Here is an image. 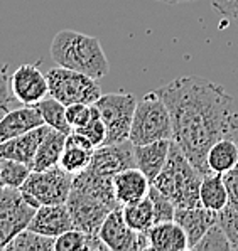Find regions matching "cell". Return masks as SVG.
<instances>
[{
    "label": "cell",
    "instance_id": "7c38bea8",
    "mask_svg": "<svg viewBox=\"0 0 238 251\" xmlns=\"http://www.w3.org/2000/svg\"><path fill=\"white\" fill-rule=\"evenodd\" d=\"M100 238L112 251H137V231L127 225L122 206L108 212L102 227Z\"/></svg>",
    "mask_w": 238,
    "mask_h": 251
},
{
    "label": "cell",
    "instance_id": "e0dca14e",
    "mask_svg": "<svg viewBox=\"0 0 238 251\" xmlns=\"http://www.w3.org/2000/svg\"><path fill=\"white\" fill-rule=\"evenodd\" d=\"M113 187L118 204L124 206V204L145 198L151 189V180L139 167H130L113 177Z\"/></svg>",
    "mask_w": 238,
    "mask_h": 251
},
{
    "label": "cell",
    "instance_id": "8992f818",
    "mask_svg": "<svg viewBox=\"0 0 238 251\" xmlns=\"http://www.w3.org/2000/svg\"><path fill=\"white\" fill-rule=\"evenodd\" d=\"M93 105L106 126V137L103 145L120 144V142L129 140L133 111L137 106L135 96L127 91L108 93V95L100 96Z\"/></svg>",
    "mask_w": 238,
    "mask_h": 251
},
{
    "label": "cell",
    "instance_id": "8d00e7d4",
    "mask_svg": "<svg viewBox=\"0 0 238 251\" xmlns=\"http://www.w3.org/2000/svg\"><path fill=\"white\" fill-rule=\"evenodd\" d=\"M157 2H164V3H179V2H193V0H157Z\"/></svg>",
    "mask_w": 238,
    "mask_h": 251
},
{
    "label": "cell",
    "instance_id": "f546056e",
    "mask_svg": "<svg viewBox=\"0 0 238 251\" xmlns=\"http://www.w3.org/2000/svg\"><path fill=\"white\" fill-rule=\"evenodd\" d=\"M149 198L152 201V206H154V225L164 221H174L176 214V206L172 204V201L164 196L159 189H156L151 184L149 189Z\"/></svg>",
    "mask_w": 238,
    "mask_h": 251
},
{
    "label": "cell",
    "instance_id": "4dcf8cb0",
    "mask_svg": "<svg viewBox=\"0 0 238 251\" xmlns=\"http://www.w3.org/2000/svg\"><path fill=\"white\" fill-rule=\"evenodd\" d=\"M84 245H86V233L73 227L56 238L54 251H81L84 250Z\"/></svg>",
    "mask_w": 238,
    "mask_h": 251
},
{
    "label": "cell",
    "instance_id": "ac0fdd59",
    "mask_svg": "<svg viewBox=\"0 0 238 251\" xmlns=\"http://www.w3.org/2000/svg\"><path fill=\"white\" fill-rule=\"evenodd\" d=\"M172 138L166 140H156L151 144L133 145V153H135V165L147 176L151 184L159 176L162 167L166 165L169 157V149H171Z\"/></svg>",
    "mask_w": 238,
    "mask_h": 251
},
{
    "label": "cell",
    "instance_id": "836d02e7",
    "mask_svg": "<svg viewBox=\"0 0 238 251\" xmlns=\"http://www.w3.org/2000/svg\"><path fill=\"white\" fill-rule=\"evenodd\" d=\"M91 118V105L88 103H71L66 106V120L73 130L83 126Z\"/></svg>",
    "mask_w": 238,
    "mask_h": 251
},
{
    "label": "cell",
    "instance_id": "d4e9b609",
    "mask_svg": "<svg viewBox=\"0 0 238 251\" xmlns=\"http://www.w3.org/2000/svg\"><path fill=\"white\" fill-rule=\"evenodd\" d=\"M56 238L44 236L41 233L26 227L24 231L15 236L9 245L5 246L7 251H53L54 250Z\"/></svg>",
    "mask_w": 238,
    "mask_h": 251
},
{
    "label": "cell",
    "instance_id": "d6986e66",
    "mask_svg": "<svg viewBox=\"0 0 238 251\" xmlns=\"http://www.w3.org/2000/svg\"><path fill=\"white\" fill-rule=\"evenodd\" d=\"M152 251H184L187 250L186 233L176 221L157 223L147 231Z\"/></svg>",
    "mask_w": 238,
    "mask_h": 251
},
{
    "label": "cell",
    "instance_id": "d590c367",
    "mask_svg": "<svg viewBox=\"0 0 238 251\" xmlns=\"http://www.w3.org/2000/svg\"><path fill=\"white\" fill-rule=\"evenodd\" d=\"M213 9L225 19L238 24V0H213Z\"/></svg>",
    "mask_w": 238,
    "mask_h": 251
},
{
    "label": "cell",
    "instance_id": "74e56055",
    "mask_svg": "<svg viewBox=\"0 0 238 251\" xmlns=\"http://www.w3.org/2000/svg\"><path fill=\"white\" fill-rule=\"evenodd\" d=\"M3 189V184H2V179H0V191Z\"/></svg>",
    "mask_w": 238,
    "mask_h": 251
},
{
    "label": "cell",
    "instance_id": "cb8c5ba5",
    "mask_svg": "<svg viewBox=\"0 0 238 251\" xmlns=\"http://www.w3.org/2000/svg\"><path fill=\"white\" fill-rule=\"evenodd\" d=\"M34 106L39 110L41 117L48 126L59 130V132H63L66 135L73 132V128L70 126V123H68V120H66V105H63L61 101H57L56 98L49 96V98L41 100V101Z\"/></svg>",
    "mask_w": 238,
    "mask_h": 251
},
{
    "label": "cell",
    "instance_id": "6da1fadb",
    "mask_svg": "<svg viewBox=\"0 0 238 251\" xmlns=\"http://www.w3.org/2000/svg\"><path fill=\"white\" fill-rule=\"evenodd\" d=\"M172 120V140L201 176L210 174L208 152L223 138H235L238 111L221 84L201 76H181L160 86Z\"/></svg>",
    "mask_w": 238,
    "mask_h": 251
},
{
    "label": "cell",
    "instance_id": "83f0119b",
    "mask_svg": "<svg viewBox=\"0 0 238 251\" xmlns=\"http://www.w3.org/2000/svg\"><path fill=\"white\" fill-rule=\"evenodd\" d=\"M232 250V243L226 236L225 229L221 227L220 223H214L213 226L206 231L196 245L193 246V251H230Z\"/></svg>",
    "mask_w": 238,
    "mask_h": 251
},
{
    "label": "cell",
    "instance_id": "9c48e42d",
    "mask_svg": "<svg viewBox=\"0 0 238 251\" xmlns=\"http://www.w3.org/2000/svg\"><path fill=\"white\" fill-rule=\"evenodd\" d=\"M66 206L70 209L75 227L86 234H98L108 212L115 209L105 201L73 187L70 198L66 201Z\"/></svg>",
    "mask_w": 238,
    "mask_h": 251
},
{
    "label": "cell",
    "instance_id": "2e32d148",
    "mask_svg": "<svg viewBox=\"0 0 238 251\" xmlns=\"http://www.w3.org/2000/svg\"><path fill=\"white\" fill-rule=\"evenodd\" d=\"M42 125L46 123L36 106L24 105L22 108H12L0 118V144Z\"/></svg>",
    "mask_w": 238,
    "mask_h": 251
},
{
    "label": "cell",
    "instance_id": "8fae6325",
    "mask_svg": "<svg viewBox=\"0 0 238 251\" xmlns=\"http://www.w3.org/2000/svg\"><path fill=\"white\" fill-rule=\"evenodd\" d=\"M135 165V153H133V144L130 140L120 142V144L102 145L93 150V159L90 164V171L100 174V176L115 177L118 172L125 171Z\"/></svg>",
    "mask_w": 238,
    "mask_h": 251
},
{
    "label": "cell",
    "instance_id": "30bf717a",
    "mask_svg": "<svg viewBox=\"0 0 238 251\" xmlns=\"http://www.w3.org/2000/svg\"><path fill=\"white\" fill-rule=\"evenodd\" d=\"M12 93L22 105L34 106L49 95L48 76L41 71L37 64H21L10 76Z\"/></svg>",
    "mask_w": 238,
    "mask_h": 251
},
{
    "label": "cell",
    "instance_id": "f1b7e54d",
    "mask_svg": "<svg viewBox=\"0 0 238 251\" xmlns=\"http://www.w3.org/2000/svg\"><path fill=\"white\" fill-rule=\"evenodd\" d=\"M75 130H76V132H79V133H83L84 137H86L88 140L93 144L95 149H97V147H102L103 144H105L106 126H105V123H103L102 117H100L98 110L95 108V105H91V118L88 120L83 126L75 128Z\"/></svg>",
    "mask_w": 238,
    "mask_h": 251
},
{
    "label": "cell",
    "instance_id": "1f68e13d",
    "mask_svg": "<svg viewBox=\"0 0 238 251\" xmlns=\"http://www.w3.org/2000/svg\"><path fill=\"white\" fill-rule=\"evenodd\" d=\"M15 100L17 98L14 96L12 86H10L9 66L0 63V118L12 110V105H14Z\"/></svg>",
    "mask_w": 238,
    "mask_h": 251
},
{
    "label": "cell",
    "instance_id": "ba28073f",
    "mask_svg": "<svg viewBox=\"0 0 238 251\" xmlns=\"http://www.w3.org/2000/svg\"><path fill=\"white\" fill-rule=\"evenodd\" d=\"M36 206L22 196L21 189L3 187L0 191V250H5L21 231L29 226Z\"/></svg>",
    "mask_w": 238,
    "mask_h": 251
},
{
    "label": "cell",
    "instance_id": "484cf974",
    "mask_svg": "<svg viewBox=\"0 0 238 251\" xmlns=\"http://www.w3.org/2000/svg\"><path fill=\"white\" fill-rule=\"evenodd\" d=\"M91 159H93V150L81 149L76 145H66L59 159V167L75 176V174L86 171L91 164Z\"/></svg>",
    "mask_w": 238,
    "mask_h": 251
},
{
    "label": "cell",
    "instance_id": "277c9868",
    "mask_svg": "<svg viewBox=\"0 0 238 251\" xmlns=\"http://www.w3.org/2000/svg\"><path fill=\"white\" fill-rule=\"evenodd\" d=\"M172 138V120L159 91H149L137 101L129 140L133 145Z\"/></svg>",
    "mask_w": 238,
    "mask_h": 251
},
{
    "label": "cell",
    "instance_id": "e575fe53",
    "mask_svg": "<svg viewBox=\"0 0 238 251\" xmlns=\"http://www.w3.org/2000/svg\"><path fill=\"white\" fill-rule=\"evenodd\" d=\"M223 182L228 192V207L238 211V162L235 167L223 174Z\"/></svg>",
    "mask_w": 238,
    "mask_h": 251
},
{
    "label": "cell",
    "instance_id": "3957f363",
    "mask_svg": "<svg viewBox=\"0 0 238 251\" xmlns=\"http://www.w3.org/2000/svg\"><path fill=\"white\" fill-rule=\"evenodd\" d=\"M203 176L189 162L179 145L172 140L166 165L154 179L156 189L167 196L176 209L199 206V185Z\"/></svg>",
    "mask_w": 238,
    "mask_h": 251
},
{
    "label": "cell",
    "instance_id": "52a82bcc",
    "mask_svg": "<svg viewBox=\"0 0 238 251\" xmlns=\"http://www.w3.org/2000/svg\"><path fill=\"white\" fill-rule=\"evenodd\" d=\"M49 84V96L56 98L63 105L71 103H88L93 105L102 96V88L98 86L97 79L73 71V69L57 66L46 73Z\"/></svg>",
    "mask_w": 238,
    "mask_h": 251
},
{
    "label": "cell",
    "instance_id": "5bb4252c",
    "mask_svg": "<svg viewBox=\"0 0 238 251\" xmlns=\"http://www.w3.org/2000/svg\"><path fill=\"white\" fill-rule=\"evenodd\" d=\"M174 221L184 229L187 238V250H193V246L206 234L214 223H218V212L199 206L183 207L176 209Z\"/></svg>",
    "mask_w": 238,
    "mask_h": 251
},
{
    "label": "cell",
    "instance_id": "7402d4cb",
    "mask_svg": "<svg viewBox=\"0 0 238 251\" xmlns=\"http://www.w3.org/2000/svg\"><path fill=\"white\" fill-rule=\"evenodd\" d=\"M238 162V144L235 138H223L210 149L208 165L211 172L225 174L233 169Z\"/></svg>",
    "mask_w": 238,
    "mask_h": 251
},
{
    "label": "cell",
    "instance_id": "4fadbf2b",
    "mask_svg": "<svg viewBox=\"0 0 238 251\" xmlns=\"http://www.w3.org/2000/svg\"><path fill=\"white\" fill-rule=\"evenodd\" d=\"M27 227L44 236L57 238L59 234L73 229L75 225L66 204H48L37 207Z\"/></svg>",
    "mask_w": 238,
    "mask_h": 251
},
{
    "label": "cell",
    "instance_id": "4316f807",
    "mask_svg": "<svg viewBox=\"0 0 238 251\" xmlns=\"http://www.w3.org/2000/svg\"><path fill=\"white\" fill-rule=\"evenodd\" d=\"M30 172H32V167L27 164L12 159H0V179H2L3 187L21 189Z\"/></svg>",
    "mask_w": 238,
    "mask_h": 251
},
{
    "label": "cell",
    "instance_id": "44dd1931",
    "mask_svg": "<svg viewBox=\"0 0 238 251\" xmlns=\"http://www.w3.org/2000/svg\"><path fill=\"white\" fill-rule=\"evenodd\" d=\"M199 204L216 212L228 206V192L223 182V174L210 172L203 176L199 185Z\"/></svg>",
    "mask_w": 238,
    "mask_h": 251
},
{
    "label": "cell",
    "instance_id": "7a4b0ae2",
    "mask_svg": "<svg viewBox=\"0 0 238 251\" xmlns=\"http://www.w3.org/2000/svg\"><path fill=\"white\" fill-rule=\"evenodd\" d=\"M51 56L57 66L83 73L97 81L105 78L110 71L100 41L76 30L64 29L56 34L51 42Z\"/></svg>",
    "mask_w": 238,
    "mask_h": 251
},
{
    "label": "cell",
    "instance_id": "603a6c76",
    "mask_svg": "<svg viewBox=\"0 0 238 251\" xmlns=\"http://www.w3.org/2000/svg\"><path fill=\"white\" fill-rule=\"evenodd\" d=\"M122 211H124L127 225L132 229L149 231L154 226V206H152V201L149 198V194L139 201L124 204Z\"/></svg>",
    "mask_w": 238,
    "mask_h": 251
},
{
    "label": "cell",
    "instance_id": "5b68a950",
    "mask_svg": "<svg viewBox=\"0 0 238 251\" xmlns=\"http://www.w3.org/2000/svg\"><path fill=\"white\" fill-rule=\"evenodd\" d=\"M73 187V174L54 165L46 171H32L21 192L32 206H48V204H66Z\"/></svg>",
    "mask_w": 238,
    "mask_h": 251
},
{
    "label": "cell",
    "instance_id": "ffe728a7",
    "mask_svg": "<svg viewBox=\"0 0 238 251\" xmlns=\"http://www.w3.org/2000/svg\"><path fill=\"white\" fill-rule=\"evenodd\" d=\"M64 147H66V133L49 126V130L46 132L44 138L39 144L36 157H34L32 171H46V169L59 165V159L64 152Z\"/></svg>",
    "mask_w": 238,
    "mask_h": 251
},
{
    "label": "cell",
    "instance_id": "9a60e30c",
    "mask_svg": "<svg viewBox=\"0 0 238 251\" xmlns=\"http://www.w3.org/2000/svg\"><path fill=\"white\" fill-rule=\"evenodd\" d=\"M48 130V125H42L30 130L27 133H22L19 137H14L10 140L3 142V144H0V159H12L32 167L36 152Z\"/></svg>",
    "mask_w": 238,
    "mask_h": 251
},
{
    "label": "cell",
    "instance_id": "d6a6232c",
    "mask_svg": "<svg viewBox=\"0 0 238 251\" xmlns=\"http://www.w3.org/2000/svg\"><path fill=\"white\" fill-rule=\"evenodd\" d=\"M218 223L232 243V250L238 251V211L226 206L223 211L218 212Z\"/></svg>",
    "mask_w": 238,
    "mask_h": 251
}]
</instances>
